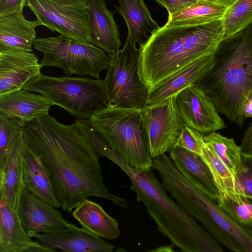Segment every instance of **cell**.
Instances as JSON below:
<instances>
[{"mask_svg": "<svg viewBox=\"0 0 252 252\" xmlns=\"http://www.w3.org/2000/svg\"><path fill=\"white\" fill-rule=\"evenodd\" d=\"M167 10L168 16L181 11L198 0H155Z\"/></svg>", "mask_w": 252, "mask_h": 252, "instance_id": "d6a6232c", "label": "cell"}, {"mask_svg": "<svg viewBox=\"0 0 252 252\" xmlns=\"http://www.w3.org/2000/svg\"><path fill=\"white\" fill-rule=\"evenodd\" d=\"M140 51L125 42L122 50L111 57V62L103 80L108 105L141 109L146 105L149 90L139 72Z\"/></svg>", "mask_w": 252, "mask_h": 252, "instance_id": "ba28073f", "label": "cell"}, {"mask_svg": "<svg viewBox=\"0 0 252 252\" xmlns=\"http://www.w3.org/2000/svg\"><path fill=\"white\" fill-rule=\"evenodd\" d=\"M242 158L244 167L235 175L239 194L252 197V157L242 155Z\"/></svg>", "mask_w": 252, "mask_h": 252, "instance_id": "1f68e13d", "label": "cell"}, {"mask_svg": "<svg viewBox=\"0 0 252 252\" xmlns=\"http://www.w3.org/2000/svg\"><path fill=\"white\" fill-rule=\"evenodd\" d=\"M180 114L186 126L207 134L227 126L207 94L193 85L175 96Z\"/></svg>", "mask_w": 252, "mask_h": 252, "instance_id": "8fae6325", "label": "cell"}, {"mask_svg": "<svg viewBox=\"0 0 252 252\" xmlns=\"http://www.w3.org/2000/svg\"><path fill=\"white\" fill-rule=\"evenodd\" d=\"M225 38L221 19L198 26L160 27L139 46V72L148 90L197 60Z\"/></svg>", "mask_w": 252, "mask_h": 252, "instance_id": "3957f363", "label": "cell"}, {"mask_svg": "<svg viewBox=\"0 0 252 252\" xmlns=\"http://www.w3.org/2000/svg\"><path fill=\"white\" fill-rule=\"evenodd\" d=\"M89 10L91 43L103 50L109 57L122 45L118 27L104 0H86Z\"/></svg>", "mask_w": 252, "mask_h": 252, "instance_id": "e0dca14e", "label": "cell"}, {"mask_svg": "<svg viewBox=\"0 0 252 252\" xmlns=\"http://www.w3.org/2000/svg\"><path fill=\"white\" fill-rule=\"evenodd\" d=\"M97 153L100 158H107L127 176L130 189L135 193L137 201L144 204L158 231L173 245L185 252L223 251L197 220L167 195L152 169L141 171L133 168L106 143L99 147Z\"/></svg>", "mask_w": 252, "mask_h": 252, "instance_id": "7a4b0ae2", "label": "cell"}, {"mask_svg": "<svg viewBox=\"0 0 252 252\" xmlns=\"http://www.w3.org/2000/svg\"><path fill=\"white\" fill-rule=\"evenodd\" d=\"M53 105L44 96L23 89L0 94V113L21 127L48 114Z\"/></svg>", "mask_w": 252, "mask_h": 252, "instance_id": "2e32d148", "label": "cell"}, {"mask_svg": "<svg viewBox=\"0 0 252 252\" xmlns=\"http://www.w3.org/2000/svg\"><path fill=\"white\" fill-rule=\"evenodd\" d=\"M204 142L203 134L185 125L174 146L183 148L200 156Z\"/></svg>", "mask_w": 252, "mask_h": 252, "instance_id": "4dcf8cb0", "label": "cell"}, {"mask_svg": "<svg viewBox=\"0 0 252 252\" xmlns=\"http://www.w3.org/2000/svg\"><path fill=\"white\" fill-rule=\"evenodd\" d=\"M55 207L34 197L24 189L18 214L28 235L57 232L67 227L69 223Z\"/></svg>", "mask_w": 252, "mask_h": 252, "instance_id": "7c38bea8", "label": "cell"}, {"mask_svg": "<svg viewBox=\"0 0 252 252\" xmlns=\"http://www.w3.org/2000/svg\"><path fill=\"white\" fill-rule=\"evenodd\" d=\"M213 57L210 69L194 85L207 94L220 113L241 127L244 102L252 91V24L224 38Z\"/></svg>", "mask_w": 252, "mask_h": 252, "instance_id": "277c9868", "label": "cell"}, {"mask_svg": "<svg viewBox=\"0 0 252 252\" xmlns=\"http://www.w3.org/2000/svg\"><path fill=\"white\" fill-rule=\"evenodd\" d=\"M72 215L83 227L97 237L111 240L120 235L117 220L101 205L88 198L83 199L74 208Z\"/></svg>", "mask_w": 252, "mask_h": 252, "instance_id": "7402d4cb", "label": "cell"}, {"mask_svg": "<svg viewBox=\"0 0 252 252\" xmlns=\"http://www.w3.org/2000/svg\"><path fill=\"white\" fill-rule=\"evenodd\" d=\"M141 117L147 146L153 159L173 148L185 126L176 104L175 97L146 105L141 109Z\"/></svg>", "mask_w": 252, "mask_h": 252, "instance_id": "30bf717a", "label": "cell"}, {"mask_svg": "<svg viewBox=\"0 0 252 252\" xmlns=\"http://www.w3.org/2000/svg\"><path fill=\"white\" fill-rule=\"evenodd\" d=\"M240 146L242 155L252 157V122L245 130Z\"/></svg>", "mask_w": 252, "mask_h": 252, "instance_id": "e575fe53", "label": "cell"}, {"mask_svg": "<svg viewBox=\"0 0 252 252\" xmlns=\"http://www.w3.org/2000/svg\"><path fill=\"white\" fill-rule=\"evenodd\" d=\"M57 250L51 248L39 241H31L22 250L21 252H55Z\"/></svg>", "mask_w": 252, "mask_h": 252, "instance_id": "d590c367", "label": "cell"}, {"mask_svg": "<svg viewBox=\"0 0 252 252\" xmlns=\"http://www.w3.org/2000/svg\"><path fill=\"white\" fill-rule=\"evenodd\" d=\"M224 5L229 7L238 0H218Z\"/></svg>", "mask_w": 252, "mask_h": 252, "instance_id": "74e56055", "label": "cell"}, {"mask_svg": "<svg viewBox=\"0 0 252 252\" xmlns=\"http://www.w3.org/2000/svg\"><path fill=\"white\" fill-rule=\"evenodd\" d=\"M225 38L252 24V0H238L226 9L221 18Z\"/></svg>", "mask_w": 252, "mask_h": 252, "instance_id": "83f0119b", "label": "cell"}, {"mask_svg": "<svg viewBox=\"0 0 252 252\" xmlns=\"http://www.w3.org/2000/svg\"><path fill=\"white\" fill-rule=\"evenodd\" d=\"M228 6L218 0H198L181 11L168 16L166 26H190L221 19Z\"/></svg>", "mask_w": 252, "mask_h": 252, "instance_id": "cb8c5ba5", "label": "cell"}, {"mask_svg": "<svg viewBox=\"0 0 252 252\" xmlns=\"http://www.w3.org/2000/svg\"><path fill=\"white\" fill-rule=\"evenodd\" d=\"M23 89L42 94L53 105L62 107L77 119H91L108 105L103 80L99 79L41 74Z\"/></svg>", "mask_w": 252, "mask_h": 252, "instance_id": "8992f818", "label": "cell"}, {"mask_svg": "<svg viewBox=\"0 0 252 252\" xmlns=\"http://www.w3.org/2000/svg\"><path fill=\"white\" fill-rule=\"evenodd\" d=\"M238 202L226 194H220L217 200L219 206L239 225L252 229V197L240 195Z\"/></svg>", "mask_w": 252, "mask_h": 252, "instance_id": "f1b7e54d", "label": "cell"}, {"mask_svg": "<svg viewBox=\"0 0 252 252\" xmlns=\"http://www.w3.org/2000/svg\"><path fill=\"white\" fill-rule=\"evenodd\" d=\"M22 131V127L13 120L0 113V163L13 141Z\"/></svg>", "mask_w": 252, "mask_h": 252, "instance_id": "f546056e", "label": "cell"}, {"mask_svg": "<svg viewBox=\"0 0 252 252\" xmlns=\"http://www.w3.org/2000/svg\"><path fill=\"white\" fill-rule=\"evenodd\" d=\"M27 0H0V16L23 11Z\"/></svg>", "mask_w": 252, "mask_h": 252, "instance_id": "836d02e7", "label": "cell"}, {"mask_svg": "<svg viewBox=\"0 0 252 252\" xmlns=\"http://www.w3.org/2000/svg\"><path fill=\"white\" fill-rule=\"evenodd\" d=\"M116 11L124 18L127 29L126 42L144 44L160 27L152 18L143 0H118Z\"/></svg>", "mask_w": 252, "mask_h": 252, "instance_id": "ffe728a7", "label": "cell"}, {"mask_svg": "<svg viewBox=\"0 0 252 252\" xmlns=\"http://www.w3.org/2000/svg\"><path fill=\"white\" fill-rule=\"evenodd\" d=\"M27 144L22 131L13 141L0 163V195L18 211L23 183V158Z\"/></svg>", "mask_w": 252, "mask_h": 252, "instance_id": "5bb4252c", "label": "cell"}, {"mask_svg": "<svg viewBox=\"0 0 252 252\" xmlns=\"http://www.w3.org/2000/svg\"><path fill=\"white\" fill-rule=\"evenodd\" d=\"M23 183L24 189L33 196L55 208L60 207L45 166L27 145L23 158Z\"/></svg>", "mask_w": 252, "mask_h": 252, "instance_id": "44dd1931", "label": "cell"}, {"mask_svg": "<svg viewBox=\"0 0 252 252\" xmlns=\"http://www.w3.org/2000/svg\"><path fill=\"white\" fill-rule=\"evenodd\" d=\"M213 54L191 63L149 90L146 105L156 104L194 85L210 69Z\"/></svg>", "mask_w": 252, "mask_h": 252, "instance_id": "ac0fdd59", "label": "cell"}, {"mask_svg": "<svg viewBox=\"0 0 252 252\" xmlns=\"http://www.w3.org/2000/svg\"><path fill=\"white\" fill-rule=\"evenodd\" d=\"M242 114L245 119L252 118V91H251L244 102Z\"/></svg>", "mask_w": 252, "mask_h": 252, "instance_id": "8d00e7d4", "label": "cell"}, {"mask_svg": "<svg viewBox=\"0 0 252 252\" xmlns=\"http://www.w3.org/2000/svg\"><path fill=\"white\" fill-rule=\"evenodd\" d=\"M41 68L31 52H0V94L23 89L41 74Z\"/></svg>", "mask_w": 252, "mask_h": 252, "instance_id": "4fadbf2b", "label": "cell"}, {"mask_svg": "<svg viewBox=\"0 0 252 252\" xmlns=\"http://www.w3.org/2000/svg\"><path fill=\"white\" fill-rule=\"evenodd\" d=\"M41 25L38 19L33 21L27 20L23 11L0 16V52H32L33 42L36 38L35 29Z\"/></svg>", "mask_w": 252, "mask_h": 252, "instance_id": "d6986e66", "label": "cell"}, {"mask_svg": "<svg viewBox=\"0 0 252 252\" xmlns=\"http://www.w3.org/2000/svg\"><path fill=\"white\" fill-rule=\"evenodd\" d=\"M32 237L51 248L66 252H112L114 249L113 245L87 229L70 223L60 231L37 234Z\"/></svg>", "mask_w": 252, "mask_h": 252, "instance_id": "9a60e30c", "label": "cell"}, {"mask_svg": "<svg viewBox=\"0 0 252 252\" xmlns=\"http://www.w3.org/2000/svg\"><path fill=\"white\" fill-rule=\"evenodd\" d=\"M33 46L43 54L41 67H58L66 76L76 74L99 79L100 72L111 64V57L101 49L62 35L36 38Z\"/></svg>", "mask_w": 252, "mask_h": 252, "instance_id": "52a82bcc", "label": "cell"}, {"mask_svg": "<svg viewBox=\"0 0 252 252\" xmlns=\"http://www.w3.org/2000/svg\"><path fill=\"white\" fill-rule=\"evenodd\" d=\"M26 6L42 26L66 37L92 44L86 0H27Z\"/></svg>", "mask_w": 252, "mask_h": 252, "instance_id": "9c48e42d", "label": "cell"}, {"mask_svg": "<svg viewBox=\"0 0 252 252\" xmlns=\"http://www.w3.org/2000/svg\"><path fill=\"white\" fill-rule=\"evenodd\" d=\"M141 109L108 105L90 119L94 127L122 158L141 171L152 168L147 146Z\"/></svg>", "mask_w": 252, "mask_h": 252, "instance_id": "5b68a950", "label": "cell"}, {"mask_svg": "<svg viewBox=\"0 0 252 252\" xmlns=\"http://www.w3.org/2000/svg\"><path fill=\"white\" fill-rule=\"evenodd\" d=\"M169 156L177 159L192 181L205 193L217 200L219 191L211 171L197 154L180 147L174 146L168 152Z\"/></svg>", "mask_w": 252, "mask_h": 252, "instance_id": "d4e9b609", "label": "cell"}, {"mask_svg": "<svg viewBox=\"0 0 252 252\" xmlns=\"http://www.w3.org/2000/svg\"><path fill=\"white\" fill-rule=\"evenodd\" d=\"M200 156L211 171L219 195L226 194L238 202L240 195L235 176L218 157L209 143L204 141Z\"/></svg>", "mask_w": 252, "mask_h": 252, "instance_id": "484cf974", "label": "cell"}, {"mask_svg": "<svg viewBox=\"0 0 252 252\" xmlns=\"http://www.w3.org/2000/svg\"><path fill=\"white\" fill-rule=\"evenodd\" d=\"M25 141L40 158L60 207L70 213L83 199L95 196L127 208L124 198L106 188L97 153L75 123L65 125L49 114L22 127Z\"/></svg>", "mask_w": 252, "mask_h": 252, "instance_id": "6da1fadb", "label": "cell"}, {"mask_svg": "<svg viewBox=\"0 0 252 252\" xmlns=\"http://www.w3.org/2000/svg\"><path fill=\"white\" fill-rule=\"evenodd\" d=\"M32 240L25 230L17 212L0 195V252H21Z\"/></svg>", "mask_w": 252, "mask_h": 252, "instance_id": "603a6c76", "label": "cell"}, {"mask_svg": "<svg viewBox=\"0 0 252 252\" xmlns=\"http://www.w3.org/2000/svg\"><path fill=\"white\" fill-rule=\"evenodd\" d=\"M204 140L209 143L217 155L235 176L244 167L240 146L233 138H228L216 131L204 135Z\"/></svg>", "mask_w": 252, "mask_h": 252, "instance_id": "4316f807", "label": "cell"}]
</instances>
